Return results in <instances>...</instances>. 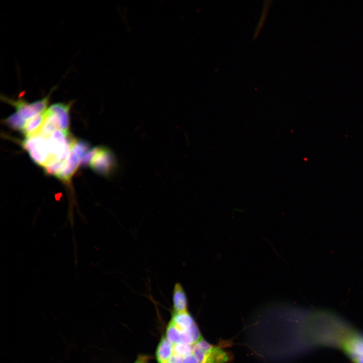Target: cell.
I'll list each match as a JSON object with an SVG mask.
<instances>
[{
	"instance_id": "30bf717a",
	"label": "cell",
	"mask_w": 363,
	"mask_h": 363,
	"mask_svg": "<svg viewBox=\"0 0 363 363\" xmlns=\"http://www.w3.org/2000/svg\"><path fill=\"white\" fill-rule=\"evenodd\" d=\"M182 331H187L195 323L193 318L187 311L173 312L171 320Z\"/></svg>"
},
{
	"instance_id": "ffe728a7",
	"label": "cell",
	"mask_w": 363,
	"mask_h": 363,
	"mask_svg": "<svg viewBox=\"0 0 363 363\" xmlns=\"http://www.w3.org/2000/svg\"><path fill=\"white\" fill-rule=\"evenodd\" d=\"M168 363H183V357L173 355L170 357Z\"/></svg>"
},
{
	"instance_id": "52a82bcc",
	"label": "cell",
	"mask_w": 363,
	"mask_h": 363,
	"mask_svg": "<svg viewBox=\"0 0 363 363\" xmlns=\"http://www.w3.org/2000/svg\"><path fill=\"white\" fill-rule=\"evenodd\" d=\"M173 311L175 313L187 311L188 300L186 291L182 285L177 282L172 291Z\"/></svg>"
},
{
	"instance_id": "2e32d148",
	"label": "cell",
	"mask_w": 363,
	"mask_h": 363,
	"mask_svg": "<svg viewBox=\"0 0 363 363\" xmlns=\"http://www.w3.org/2000/svg\"><path fill=\"white\" fill-rule=\"evenodd\" d=\"M66 161H55L44 166L45 172L57 176L65 166Z\"/></svg>"
},
{
	"instance_id": "5bb4252c",
	"label": "cell",
	"mask_w": 363,
	"mask_h": 363,
	"mask_svg": "<svg viewBox=\"0 0 363 363\" xmlns=\"http://www.w3.org/2000/svg\"><path fill=\"white\" fill-rule=\"evenodd\" d=\"M71 148L79 156L80 159L91 150L89 144L82 140H75Z\"/></svg>"
},
{
	"instance_id": "3957f363",
	"label": "cell",
	"mask_w": 363,
	"mask_h": 363,
	"mask_svg": "<svg viewBox=\"0 0 363 363\" xmlns=\"http://www.w3.org/2000/svg\"><path fill=\"white\" fill-rule=\"evenodd\" d=\"M75 140L69 136V131H55L48 138V149L54 161H66Z\"/></svg>"
},
{
	"instance_id": "5b68a950",
	"label": "cell",
	"mask_w": 363,
	"mask_h": 363,
	"mask_svg": "<svg viewBox=\"0 0 363 363\" xmlns=\"http://www.w3.org/2000/svg\"><path fill=\"white\" fill-rule=\"evenodd\" d=\"M49 96L50 95H48L45 97L32 103H28L21 98L15 100L3 97V99L4 101L13 105L16 108V112L27 121L46 110Z\"/></svg>"
},
{
	"instance_id": "7c38bea8",
	"label": "cell",
	"mask_w": 363,
	"mask_h": 363,
	"mask_svg": "<svg viewBox=\"0 0 363 363\" xmlns=\"http://www.w3.org/2000/svg\"><path fill=\"white\" fill-rule=\"evenodd\" d=\"M181 333L182 330L172 321H170L166 329V334L168 340L172 344L180 343Z\"/></svg>"
},
{
	"instance_id": "9a60e30c",
	"label": "cell",
	"mask_w": 363,
	"mask_h": 363,
	"mask_svg": "<svg viewBox=\"0 0 363 363\" xmlns=\"http://www.w3.org/2000/svg\"><path fill=\"white\" fill-rule=\"evenodd\" d=\"M193 346L192 345L178 343L175 344L173 348V354L185 357L193 353Z\"/></svg>"
},
{
	"instance_id": "8992f818",
	"label": "cell",
	"mask_w": 363,
	"mask_h": 363,
	"mask_svg": "<svg viewBox=\"0 0 363 363\" xmlns=\"http://www.w3.org/2000/svg\"><path fill=\"white\" fill-rule=\"evenodd\" d=\"M80 162V157L71 148L65 166L56 177L62 182L68 183L76 171Z\"/></svg>"
},
{
	"instance_id": "44dd1931",
	"label": "cell",
	"mask_w": 363,
	"mask_h": 363,
	"mask_svg": "<svg viewBox=\"0 0 363 363\" xmlns=\"http://www.w3.org/2000/svg\"><path fill=\"white\" fill-rule=\"evenodd\" d=\"M150 357L147 355H139L134 363H148Z\"/></svg>"
},
{
	"instance_id": "d6986e66",
	"label": "cell",
	"mask_w": 363,
	"mask_h": 363,
	"mask_svg": "<svg viewBox=\"0 0 363 363\" xmlns=\"http://www.w3.org/2000/svg\"><path fill=\"white\" fill-rule=\"evenodd\" d=\"M183 363H199L196 358L193 355L191 354L183 358Z\"/></svg>"
},
{
	"instance_id": "7a4b0ae2",
	"label": "cell",
	"mask_w": 363,
	"mask_h": 363,
	"mask_svg": "<svg viewBox=\"0 0 363 363\" xmlns=\"http://www.w3.org/2000/svg\"><path fill=\"white\" fill-rule=\"evenodd\" d=\"M193 354L199 363H225L229 358L220 347L209 344L203 338L193 345Z\"/></svg>"
},
{
	"instance_id": "e0dca14e",
	"label": "cell",
	"mask_w": 363,
	"mask_h": 363,
	"mask_svg": "<svg viewBox=\"0 0 363 363\" xmlns=\"http://www.w3.org/2000/svg\"><path fill=\"white\" fill-rule=\"evenodd\" d=\"M269 6V4H264L263 8V12L262 13V15L261 16L260 21L258 24V25L256 27V30L255 31V34L254 35V38H255L256 37H257V35L259 34L260 31L261 29L262 26H263V24L264 22V21L266 18V16L267 14V12L268 10Z\"/></svg>"
},
{
	"instance_id": "4fadbf2b",
	"label": "cell",
	"mask_w": 363,
	"mask_h": 363,
	"mask_svg": "<svg viewBox=\"0 0 363 363\" xmlns=\"http://www.w3.org/2000/svg\"><path fill=\"white\" fill-rule=\"evenodd\" d=\"M27 121L21 117L17 112L11 114L5 120V123L11 128L17 130H23Z\"/></svg>"
},
{
	"instance_id": "8fae6325",
	"label": "cell",
	"mask_w": 363,
	"mask_h": 363,
	"mask_svg": "<svg viewBox=\"0 0 363 363\" xmlns=\"http://www.w3.org/2000/svg\"><path fill=\"white\" fill-rule=\"evenodd\" d=\"M45 111L37 114L27 121L23 130V132L26 137L33 135L40 127L45 118Z\"/></svg>"
},
{
	"instance_id": "9c48e42d",
	"label": "cell",
	"mask_w": 363,
	"mask_h": 363,
	"mask_svg": "<svg viewBox=\"0 0 363 363\" xmlns=\"http://www.w3.org/2000/svg\"><path fill=\"white\" fill-rule=\"evenodd\" d=\"M70 106V104L63 103H57L50 106L57 113L60 119L59 129L63 131H68Z\"/></svg>"
},
{
	"instance_id": "ac0fdd59",
	"label": "cell",
	"mask_w": 363,
	"mask_h": 363,
	"mask_svg": "<svg viewBox=\"0 0 363 363\" xmlns=\"http://www.w3.org/2000/svg\"><path fill=\"white\" fill-rule=\"evenodd\" d=\"M98 149V147H96L91 149L83 157L80 159V163L82 165H87L90 164V162Z\"/></svg>"
},
{
	"instance_id": "277c9868",
	"label": "cell",
	"mask_w": 363,
	"mask_h": 363,
	"mask_svg": "<svg viewBox=\"0 0 363 363\" xmlns=\"http://www.w3.org/2000/svg\"><path fill=\"white\" fill-rule=\"evenodd\" d=\"M90 165L93 170L106 177L112 175L118 166L114 154L105 147H98Z\"/></svg>"
},
{
	"instance_id": "6da1fadb",
	"label": "cell",
	"mask_w": 363,
	"mask_h": 363,
	"mask_svg": "<svg viewBox=\"0 0 363 363\" xmlns=\"http://www.w3.org/2000/svg\"><path fill=\"white\" fill-rule=\"evenodd\" d=\"M23 146L33 161L39 165L44 167L55 161L50 154L47 139L40 135L26 137Z\"/></svg>"
},
{
	"instance_id": "ba28073f",
	"label": "cell",
	"mask_w": 363,
	"mask_h": 363,
	"mask_svg": "<svg viewBox=\"0 0 363 363\" xmlns=\"http://www.w3.org/2000/svg\"><path fill=\"white\" fill-rule=\"evenodd\" d=\"M172 344L166 337L163 336L159 342L156 352L158 363H167L173 354Z\"/></svg>"
}]
</instances>
